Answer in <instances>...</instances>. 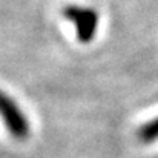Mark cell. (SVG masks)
<instances>
[{"label": "cell", "instance_id": "cell-3", "mask_svg": "<svg viewBox=\"0 0 158 158\" xmlns=\"http://www.w3.org/2000/svg\"><path fill=\"white\" fill-rule=\"evenodd\" d=\"M137 137L143 143H152V141L158 140V117L148 121V123H144L137 131Z\"/></svg>", "mask_w": 158, "mask_h": 158}, {"label": "cell", "instance_id": "cell-2", "mask_svg": "<svg viewBox=\"0 0 158 158\" xmlns=\"http://www.w3.org/2000/svg\"><path fill=\"white\" fill-rule=\"evenodd\" d=\"M61 15L74 23L78 42L89 43L94 39L98 26V12L94 8H81L69 5L61 9Z\"/></svg>", "mask_w": 158, "mask_h": 158}, {"label": "cell", "instance_id": "cell-1", "mask_svg": "<svg viewBox=\"0 0 158 158\" xmlns=\"http://www.w3.org/2000/svg\"><path fill=\"white\" fill-rule=\"evenodd\" d=\"M0 117L5 127L15 140H26L29 137V121L20 110L19 105L5 92L0 91Z\"/></svg>", "mask_w": 158, "mask_h": 158}]
</instances>
